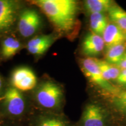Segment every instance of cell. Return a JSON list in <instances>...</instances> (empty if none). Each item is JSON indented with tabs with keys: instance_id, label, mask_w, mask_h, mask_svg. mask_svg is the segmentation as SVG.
I'll list each match as a JSON object with an SVG mask.
<instances>
[{
	"instance_id": "4fadbf2b",
	"label": "cell",
	"mask_w": 126,
	"mask_h": 126,
	"mask_svg": "<svg viewBox=\"0 0 126 126\" xmlns=\"http://www.w3.org/2000/svg\"><path fill=\"white\" fill-rule=\"evenodd\" d=\"M115 3L111 0H86L85 7L91 14L102 13L109 11Z\"/></svg>"
},
{
	"instance_id": "603a6c76",
	"label": "cell",
	"mask_w": 126,
	"mask_h": 126,
	"mask_svg": "<svg viewBox=\"0 0 126 126\" xmlns=\"http://www.w3.org/2000/svg\"><path fill=\"white\" fill-rule=\"evenodd\" d=\"M1 87H2V79H1V77H0V90H1Z\"/></svg>"
},
{
	"instance_id": "9c48e42d",
	"label": "cell",
	"mask_w": 126,
	"mask_h": 126,
	"mask_svg": "<svg viewBox=\"0 0 126 126\" xmlns=\"http://www.w3.org/2000/svg\"><path fill=\"white\" fill-rule=\"evenodd\" d=\"M4 100L7 111L12 116H19L24 111L25 103L22 94L14 87L7 89Z\"/></svg>"
},
{
	"instance_id": "6da1fadb",
	"label": "cell",
	"mask_w": 126,
	"mask_h": 126,
	"mask_svg": "<svg viewBox=\"0 0 126 126\" xmlns=\"http://www.w3.org/2000/svg\"><path fill=\"white\" fill-rule=\"evenodd\" d=\"M34 4L43 11L59 31L68 33L75 27L78 5L73 0H37Z\"/></svg>"
},
{
	"instance_id": "d6986e66",
	"label": "cell",
	"mask_w": 126,
	"mask_h": 126,
	"mask_svg": "<svg viewBox=\"0 0 126 126\" xmlns=\"http://www.w3.org/2000/svg\"><path fill=\"white\" fill-rule=\"evenodd\" d=\"M53 38L50 35H43L35 37L31 39L28 43V47H35L42 46L45 44L53 43Z\"/></svg>"
},
{
	"instance_id": "2e32d148",
	"label": "cell",
	"mask_w": 126,
	"mask_h": 126,
	"mask_svg": "<svg viewBox=\"0 0 126 126\" xmlns=\"http://www.w3.org/2000/svg\"><path fill=\"white\" fill-rule=\"evenodd\" d=\"M126 51V47L123 43L108 48L106 54V61L113 65H117L123 59Z\"/></svg>"
},
{
	"instance_id": "e0dca14e",
	"label": "cell",
	"mask_w": 126,
	"mask_h": 126,
	"mask_svg": "<svg viewBox=\"0 0 126 126\" xmlns=\"http://www.w3.org/2000/svg\"><path fill=\"white\" fill-rule=\"evenodd\" d=\"M20 44L13 37H8L4 41L2 47V54L5 58L14 56L19 49Z\"/></svg>"
},
{
	"instance_id": "cb8c5ba5",
	"label": "cell",
	"mask_w": 126,
	"mask_h": 126,
	"mask_svg": "<svg viewBox=\"0 0 126 126\" xmlns=\"http://www.w3.org/2000/svg\"><path fill=\"white\" fill-rule=\"evenodd\" d=\"M124 58H125V59H126V51L125 55H124Z\"/></svg>"
},
{
	"instance_id": "44dd1931",
	"label": "cell",
	"mask_w": 126,
	"mask_h": 126,
	"mask_svg": "<svg viewBox=\"0 0 126 126\" xmlns=\"http://www.w3.org/2000/svg\"><path fill=\"white\" fill-rule=\"evenodd\" d=\"M116 82L120 85L126 86V69H121L120 73Z\"/></svg>"
},
{
	"instance_id": "d4e9b609",
	"label": "cell",
	"mask_w": 126,
	"mask_h": 126,
	"mask_svg": "<svg viewBox=\"0 0 126 126\" xmlns=\"http://www.w3.org/2000/svg\"><path fill=\"white\" fill-rule=\"evenodd\" d=\"M125 35H126V32H125Z\"/></svg>"
},
{
	"instance_id": "ac0fdd59",
	"label": "cell",
	"mask_w": 126,
	"mask_h": 126,
	"mask_svg": "<svg viewBox=\"0 0 126 126\" xmlns=\"http://www.w3.org/2000/svg\"><path fill=\"white\" fill-rule=\"evenodd\" d=\"M37 126H69L68 123L58 116H47L41 117Z\"/></svg>"
},
{
	"instance_id": "8992f818",
	"label": "cell",
	"mask_w": 126,
	"mask_h": 126,
	"mask_svg": "<svg viewBox=\"0 0 126 126\" xmlns=\"http://www.w3.org/2000/svg\"><path fill=\"white\" fill-rule=\"evenodd\" d=\"M40 23V17L35 10L26 9L19 16V32L23 37H30L38 30Z\"/></svg>"
},
{
	"instance_id": "ba28073f",
	"label": "cell",
	"mask_w": 126,
	"mask_h": 126,
	"mask_svg": "<svg viewBox=\"0 0 126 126\" xmlns=\"http://www.w3.org/2000/svg\"><path fill=\"white\" fill-rule=\"evenodd\" d=\"M18 3L11 0H0V34L8 31L15 21Z\"/></svg>"
},
{
	"instance_id": "7402d4cb",
	"label": "cell",
	"mask_w": 126,
	"mask_h": 126,
	"mask_svg": "<svg viewBox=\"0 0 126 126\" xmlns=\"http://www.w3.org/2000/svg\"><path fill=\"white\" fill-rule=\"evenodd\" d=\"M121 69H126V59L123 58V59L117 65Z\"/></svg>"
},
{
	"instance_id": "ffe728a7",
	"label": "cell",
	"mask_w": 126,
	"mask_h": 126,
	"mask_svg": "<svg viewBox=\"0 0 126 126\" xmlns=\"http://www.w3.org/2000/svg\"><path fill=\"white\" fill-rule=\"evenodd\" d=\"M52 43H49L45 44L40 46L35 47H28V50L30 53L34 55H40L43 54L46 51L48 50V48L51 45Z\"/></svg>"
},
{
	"instance_id": "3957f363",
	"label": "cell",
	"mask_w": 126,
	"mask_h": 126,
	"mask_svg": "<svg viewBox=\"0 0 126 126\" xmlns=\"http://www.w3.org/2000/svg\"><path fill=\"white\" fill-rule=\"evenodd\" d=\"M36 97L39 105L44 108H56L62 101L63 90L57 83L51 81H45L39 87Z\"/></svg>"
},
{
	"instance_id": "5bb4252c",
	"label": "cell",
	"mask_w": 126,
	"mask_h": 126,
	"mask_svg": "<svg viewBox=\"0 0 126 126\" xmlns=\"http://www.w3.org/2000/svg\"><path fill=\"white\" fill-rule=\"evenodd\" d=\"M110 20L123 31L126 32V11L115 4L108 11Z\"/></svg>"
},
{
	"instance_id": "7a4b0ae2",
	"label": "cell",
	"mask_w": 126,
	"mask_h": 126,
	"mask_svg": "<svg viewBox=\"0 0 126 126\" xmlns=\"http://www.w3.org/2000/svg\"><path fill=\"white\" fill-rule=\"evenodd\" d=\"M79 126H116V124L105 104L91 102L83 108Z\"/></svg>"
},
{
	"instance_id": "7c38bea8",
	"label": "cell",
	"mask_w": 126,
	"mask_h": 126,
	"mask_svg": "<svg viewBox=\"0 0 126 126\" xmlns=\"http://www.w3.org/2000/svg\"><path fill=\"white\" fill-rule=\"evenodd\" d=\"M94 59L100 68L102 76L106 81L109 82L117 80L121 71L119 67L110 64L106 61L100 60L96 59Z\"/></svg>"
},
{
	"instance_id": "5b68a950",
	"label": "cell",
	"mask_w": 126,
	"mask_h": 126,
	"mask_svg": "<svg viewBox=\"0 0 126 126\" xmlns=\"http://www.w3.org/2000/svg\"><path fill=\"white\" fill-rule=\"evenodd\" d=\"M116 126H126V91L110 94L106 103Z\"/></svg>"
},
{
	"instance_id": "30bf717a",
	"label": "cell",
	"mask_w": 126,
	"mask_h": 126,
	"mask_svg": "<svg viewBox=\"0 0 126 126\" xmlns=\"http://www.w3.org/2000/svg\"><path fill=\"white\" fill-rule=\"evenodd\" d=\"M105 46L102 36L91 32L85 36L82 44V50L85 56H97L103 51Z\"/></svg>"
},
{
	"instance_id": "8fae6325",
	"label": "cell",
	"mask_w": 126,
	"mask_h": 126,
	"mask_svg": "<svg viewBox=\"0 0 126 126\" xmlns=\"http://www.w3.org/2000/svg\"><path fill=\"white\" fill-rule=\"evenodd\" d=\"M102 37L108 48L123 44L126 39L124 31L113 23H108L102 34Z\"/></svg>"
},
{
	"instance_id": "52a82bcc",
	"label": "cell",
	"mask_w": 126,
	"mask_h": 126,
	"mask_svg": "<svg viewBox=\"0 0 126 126\" xmlns=\"http://www.w3.org/2000/svg\"><path fill=\"white\" fill-rule=\"evenodd\" d=\"M36 77L33 71L28 67L18 68L12 74V85L18 90H32L36 86Z\"/></svg>"
},
{
	"instance_id": "277c9868",
	"label": "cell",
	"mask_w": 126,
	"mask_h": 126,
	"mask_svg": "<svg viewBox=\"0 0 126 126\" xmlns=\"http://www.w3.org/2000/svg\"><path fill=\"white\" fill-rule=\"evenodd\" d=\"M81 65L83 74L88 79L103 90L106 91L109 95L115 94L119 92L117 88L103 78L95 59L88 57L82 60Z\"/></svg>"
},
{
	"instance_id": "9a60e30c",
	"label": "cell",
	"mask_w": 126,
	"mask_h": 126,
	"mask_svg": "<svg viewBox=\"0 0 126 126\" xmlns=\"http://www.w3.org/2000/svg\"><path fill=\"white\" fill-rule=\"evenodd\" d=\"M108 25V20L103 14H91L90 27L92 32H94V33L102 36V34Z\"/></svg>"
}]
</instances>
